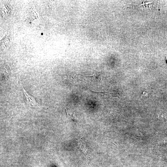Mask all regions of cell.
I'll list each match as a JSON object with an SVG mask.
<instances>
[{
  "label": "cell",
  "instance_id": "1",
  "mask_svg": "<svg viewBox=\"0 0 167 167\" xmlns=\"http://www.w3.org/2000/svg\"><path fill=\"white\" fill-rule=\"evenodd\" d=\"M23 89L24 92L27 102L28 104L32 106H36V101L35 99L31 95L28 94L23 87Z\"/></svg>",
  "mask_w": 167,
  "mask_h": 167
},
{
  "label": "cell",
  "instance_id": "2",
  "mask_svg": "<svg viewBox=\"0 0 167 167\" xmlns=\"http://www.w3.org/2000/svg\"><path fill=\"white\" fill-rule=\"evenodd\" d=\"M156 117L159 120L166 122L167 121V114L160 109H158L156 112Z\"/></svg>",
  "mask_w": 167,
  "mask_h": 167
},
{
  "label": "cell",
  "instance_id": "3",
  "mask_svg": "<svg viewBox=\"0 0 167 167\" xmlns=\"http://www.w3.org/2000/svg\"><path fill=\"white\" fill-rule=\"evenodd\" d=\"M83 75L84 76H87V77H92V76H93L95 74H94L93 75H90V76H87V75Z\"/></svg>",
  "mask_w": 167,
  "mask_h": 167
},
{
  "label": "cell",
  "instance_id": "4",
  "mask_svg": "<svg viewBox=\"0 0 167 167\" xmlns=\"http://www.w3.org/2000/svg\"><path fill=\"white\" fill-rule=\"evenodd\" d=\"M166 60H167V57H166Z\"/></svg>",
  "mask_w": 167,
  "mask_h": 167
}]
</instances>
